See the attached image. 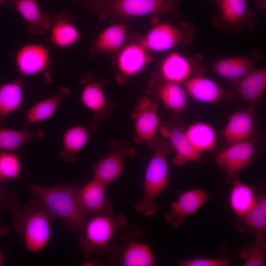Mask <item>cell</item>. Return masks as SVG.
Segmentation results:
<instances>
[{
  "mask_svg": "<svg viewBox=\"0 0 266 266\" xmlns=\"http://www.w3.org/2000/svg\"><path fill=\"white\" fill-rule=\"evenodd\" d=\"M176 262L180 266H228L231 264V260L224 256L215 258H195L177 260Z\"/></svg>",
  "mask_w": 266,
  "mask_h": 266,
  "instance_id": "36",
  "label": "cell"
},
{
  "mask_svg": "<svg viewBox=\"0 0 266 266\" xmlns=\"http://www.w3.org/2000/svg\"><path fill=\"white\" fill-rule=\"evenodd\" d=\"M157 95L164 106L174 113H181L187 103V94L181 84L164 81L158 87Z\"/></svg>",
  "mask_w": 266,
  "mask_h": 266,
  "instance_id": "32",
  "label": "cell"
},
{
  "mask_svg": "<svg viewBox=\"0 0 266 266\" xmlns=\"http://www.w3.org/2000/svg\"><path fill=\"white\" fill-rule=\"evenodd\" d=\"M3 262V256L2 254L0 252V266H1Z\"/></svg>",
  "mask_w": 266,
  "mask_h": 266,
  "instance_id": "40",
  "label": "cell"
},
{
  "mask_svg": "<svg viewBox=\"0 0 266 266\" xmlns=\"http://www.w3.org/2000/svg\"><path fill=\"white\" fill-rule=\"evenodd\" d=\"M229 196V203L237 220L244 217L254 206L257 199L256 189L239 181L238 179L232 183Z\"/></svg>",
  "mask_w": 266,
  "mask_h": 266,
  "instance_id": "29",
  "label": "cell"
},
{
  "mask_svg": "<svg viewBox=\"0 0 266 266\" xmlns=\"http://www.w3.org/2000/svg\"><path fill=\"white\" fill-rule=\"evenodd\" d=\"M244 261V266H264L266 260V238H255L247 247L238 252Z\"/></svg>",
  "mask_w": 266,
  "mask_h": 266,
  "instance_id": "34",
  "label": "cell"
},
{
  "mask_svg": "<svg viewBox=\"0 0 266 266\" xmlns=\"http://www.w3.org/2000/svg\"><path fill=\"white\" fill-rule=\"evenodd\" d=\"M220 13L213 19L216 28L228 32L241 33L252 28L257 17L246 0H216Z\"/></svg>",
  "mask_w": 266,
  "mask_h": 266,
  "instance_id": "11",
  "label": "cell"
},
{
  "mask_svg": "<svg viewBox=\"0 0 266 266\" xmlns=\"http://www.w3.org/2000/svg\"><path fill=\"white\" fill-rule=\"evenodd\" d=\"M24 97V83L17 79L5 83H0V128L7 117L21 108Z\"/></svg>",
  "mask_w": 266,
  "mask_h": 266,
  "instance_id": "30",
  "label": "cell"
},
{
  "mask_svg": "<svg viewBox=\"0 0 266 266\" xmlns=\"http://www.w3.org/2000/svg\"><path fill=\"white\" fill-rule=\"evenodd\" d=\"M80 183L66 182L53 186L30 185L29 191L35 196L53 218L62 219L71 233L80 231L88 215L79 198Z\"/></svg>",
  "mask_w": 266,
  "mask_h": 266,
  "instance_id": "1",
  "label": "cell"
},
{
  "mask_svg": "<svg viewBox=\"0 0 266 266\" xmlns=\"http://www.w3.org/2000/svg\"><path fill=\"white\" fill-rule=\"evenodd\" d=\"M73 21L74 17L66 11L50 15V24L47 33L54 45L66 48L72 46L79 40L80 33Z\"/></svg>",
  "mask_w": 266,
  "mask_h": 266,
  "instance_id": "19",
  "label": "cell"
},
{
  "mask_svg": "<svg viewBox=\"0 0 266 266\" xmlns=\"http://www.w3.org/2000/svg\"><path fill=\"white\" fill-rule=\"evenodd\" d=\"M11 0H0V5L2 4L10 3Z\"/></svg>",
  "mask_w": 266,
  "mask_h": 266,
  "instance_id": "39",
  "label": "cell"
},
{
  "mask_svg": "<svg viewBox=\"0 0 266 266\" xmlns=\"http://www.w3.org/2000/svg\"><path fill=\"white\" fill-rule=\"evenodd\" d=\"M10 230V228L7 226H0V237L5 236L8 233Z\"/></svg>",
  "mask_w": 266,
  "mask_h": 266,
  "instance_id": "38",
  "label": "cell"
},
{
  "mask_svg": "<svg viewBox=\"0 0 266 266\" xmlns=\"http://www.w3.org/2000/svg\"><path fill=\"white\" fill-rule=\"evenodd\" d=\"M235 228L241 232L249 231L255 238H266V195L257 194L256 202L244 217L237 220Z\"/></svg>",
  "mask_w": 266,
  "mask_h": 266,
  "instance_id": "26",
  "label": "cell"
},
{
  "mask_svg": "<svg viewBox=\"0 0 266 266\" xmlns=\"http://www.w3.org/2000/svg\"><path fill=\"white\" fill-rule=\"evenodd\" d=\"M254 61L244 56L222 58L212 65V69L219 76L233 82L237 81L254 68Z\"/></svg>",
  "mask_w": 266,
  "mask_h": 266,
  "instance_id": "28",
  "label": "cell"
},
{
  "mask_svg": "<svg viewBox=\"0 0 266 266\" xmlns=\"http://www.w3.org/2000/svg\"><path fill=\"white\" fill-rule=\"evenodd\" d=\"M107 186L93 178L80 188L79 200L88 215L113 213L111 203L106 196Z\"/></svg>",
  "mask_w": 266,
  "mask_h": 266,
  "instance_id": "20",
  "label": "cell"
},
{
  "mask_svg": "<svg viewBox=\"0 0 266 266\" xmlns=\"http://www.w3.org/2000/svg\"><path fill=\"white\" fill-rule=\"evenodd\" d=\"M149 146L153 154L144 173L142 198L134 204V209L147 217L156 215L159 208L156 200L169 187L167 156L174 153L168 141L159 135Z\"/></svg>",
  "mask_w": 266,
  "mask_h": 266,
  "instance_id": "2",
  "label": "cell"
},
{
  "mask_svg": "<svg viewBox=\"0 0 266 266\" xmlns=\"http://www.w3.org/2000/svg\"><path fill=\"white\" fill-rule=\"evenodd\" d=\"M195 34L192 23L163 22L154 26L139 41L149 52H160L189 45Z\"/></svg>",
  "mask_w": 266,
  "mask_h": 266,
  "instance_id": "7",
  "label": "cell"
},
{
  "mask_svg": "<svg viewBox=\"0 0 266 266\" xmlns=\"http://www.w3.org/2000/svg\"><path fill=\"white\" fill-rule=\"evenodd\" d=\"M17 11L27 23L28 31L34 35L48 33L50 24V14L42 11L36 0H11Z\"/></svg>",
  "mask_w": 266,
  "mask_h": 266,
  "instance_id": "24",
  "label": "cell"
},
{
  "mask_svg": "<svg viewBox=\"0 0 266 266\" xmlns=\"http://www.w3.org/2000/svg\"><path fill=\"white\" fill-rule=\"evenodd\" d=\"M109 151L103 157L93 163V178L107 186L124 173V163L126 158L133 156L136 151L127 141L112 140Z\"/></svg>",
  "mask_w": 266,
  "mask_h": 266,
  "instance_id": "10",
  "label": "cell"
},
{
  "mask_svg": "<svg viewBox=\"0 0 266 266\" xmlns=\"http://www.w3.org/2000/svg\"><path fill=\"white\" fill-rule=\"evenodd\" d=\"M80 82L82 86L79 97L82 105L93 113L95 119L104 118L109 103L101 84L91 74L82 75Z\"/></svg>",
  "mask_w": 266,
  "mask_h": 266,
  "instance_id": "18",
  "label": "cell"
},
{
  "mask_svg": "<svg viewBox=\"0 0 266 266\" xmlns=\"http://www.w3.org/2000/svg\"><path fill=\"white\" fill-rule=\"evenodd\" d=\"M149 52L139 41L124 46L119 50L116 61L120 76L127 77L140 73L153 60Z\"/></svg>",
  "mask_w": 266,
  "mask_h": 266,
  "instance_id": "16",
  "label": "cell"
},
{
  "mask_svg": "<svg viewBox=\"0 0 266 266\" xmlns=\"http://www.w3.org/2000/svg\"><path fill=\"white\" fill-rule=\"evenodd\" d=\"M210 198V193L201 188L184 191L170 204V209L164 214L165 219L174 228H177L186 217L194 215Z\"/></svg>",
  "mask_w": 266,
  "mask_h": 266,
  "instance_id": "14",
  "label": "cell"
},
{
  "mask_svg": "<svg viewBox=\"0 0 266 266\" xmlns=\"http://www.w3.org/2000/svg\"><path fill=\"white\" fill-rule=\"evenodd\" d=\"M158 107V104L147 96L137 100L131 114L136 143H146L149 146L158 135L161 122Z\"/></svg>",
  "mask_w": 266,
  "mask_h": 266,
  "instance_id": "12",
  "label": "cell"
},
{
  "mask_svg": "<svg viewBox=\"0 0 266 266\" xmlns=\"http://www.w3.org/2000/svg\"><path fill=\"white\" fill-rule=\"evenodd\" d=\"M120 243H115L107 264L120 266H153L156 258L150 247L140 239L144 235L141 227L128 225L120 231Z\"/></svg>",
  "mask_w": 266,
  "mask_h": 266,
  "instance_id": "6",
  "label": "cell"
},
{
  "mask_svg": "<svg viewBox=\"0 0 266 266\" xmlns=\"http://www.w3.org/2000/svg\"><path fill=\"white\" fill-rule=\"evenodd\" d=\"M14 63L18 72L23 76L40 75L45 84L52 81L53 61L50 48L42 43H28L22 46L14 55Z\"/></svg>",
  "mask_w": 266,
  "mask_h": 266,
  "instance_id": "9",
  "label": "cell"
},
{
  "mask_svg": "<svg viewBox=\"0 0 266 266\" xmlns=\"http://www.w3.org/2000/svg\"><path fill=\"white\" fill-rule=\"evenodd\" d=\"M234 82V93L237 98L249 105H255L266 90V68L253 69Z\"/></svg>",
  "mask_w": 266,
  "mask_h": 266,
  "instance_id": "23",
  "label": "cell"
},
{
  "mask_svg": "<svg viewBox=\"0 0 266 266\" xmlns=\"http://www.w3.org/2000/svg\"><path fill=\"white\" fill-rule=\"evenodd\" d=\"M182 86L187 95L202 103H216L227 97V92L217 83L202 75L188 79Z\"/></svg>",
  "mask_w": 266,
  "mask_h": 266,
  "instance_id": "22",
  "label": "cell"
},
{
  "mask_svg": "<svg viewBox=\"0 0 266 266\" xmlns=\"http://www.w3.org/2000/svg\"><path fill=\"white\" fill-rule=\"evenodd\" d=\"M181 0H84L83 3L102 21L177 12Z\"/></svg>",
  "mask_w": 266,
  "mask_h": 266,
  "instance_id": "5",
  "label": "cell"
},
{
  "mask_svg": "<svg viewBox=\"0 0 266 266\" xmlns=\"http://www.w3.org/2000/svg\"><path fill=\"white\" fill-rule=\"evenodd\" d=\"M95 125L93 123L88 126L73 125L66 129L62 135L59 157L66 162H74L89 141Z\"/></svg>",
  "mask_w": 266,
  "mask_h": 266,
  "instance_id": "21",
  "label": "cell"
},
{
  "mask_svg": "<svg viewBox=\"0 0 266 266\" xmlns=\"http://www.w3.org/2000/svg\"><path fill=\"white\" fill-rule=\"evenodd\" d=\"M13 225L22 236L26 249L33 253L43 250L51 237L54 219L38 199H33L14 214Z\"/></svg>",
  "mask_w": 266,
  "mask_h": 266,
  "instance_id": "4",
  "label": "cell"
},
{
  "mask_svg": "<svg viewBox=\"0 0 266 266\" xmlns=\"http://www.w3.org/2000/svg\"><path fill=\"white\" fill-rule=\"evenodd\" d=\"M184 133L191 145L200 155L212 150L217 142L215 129L206 122L192 123L185 128Z\"/></svg>",
  "mask_w": 266,
  "mask_h": 266,
  "instance_id": "31",
  "label": "cell"
},
{
  "mask_svg": "<svg viewBox=\"0 0 266 266\" xmlns=\"http://www.w3.org/2000/svg\"><path fill=\"white\" fill-rule=\"evenodd\" d=\"M127 38L125 24L116 23L109 26L98 35L89 50L88 55L93 57L101 53L119 51L124 46Z\"/></svg>",
  "mask_w": 266,
  "mask_h": 266,
  "instance_id": "25",
  "label": "cell"
},
{
  "mask_svg": "<svg viewBox=\"0 0 266 266\" xmlns=\"http://www.w3.org/2000/svg\"><path fill=\"white\" fill-rule=\"evenodd\" d=\"M255 105H249L229 117L222 133L228 145L251 139L256 135L258 118Z\"/></svg>",
  "mask_w": 266,
  "mask_h": 266,
  "instance_id": "15",
  "label": "cell"
},
{
  "mask_svg": "<svg viewBox=\"0 0 266 266\" xmlns=\"http://www.w3.org/2000/svg\"><path fill=\"white\" fill-rule=\"evenodd\" d=\"M77 0L81 1L83 3L84 0Z\"/></svg>",
  "mask_w": 266,
  "mask_h": 266,
  "instance_id": "41",
  "label": "cell"
},
{
  "mask_svg": "<svg viewBox=\"0 0 266 266\" xmlns=\"http://www.w3.org/2000/svg\"><path fill=\"white\" fill-rule=\"evenodd\" d=\"M22 171V165L18 155L13 152L0 150V179L19 178Z\"/></svg>",
  "mask_w": 266,
  "mask_h": 266,
  "instance_id": "35",
  "label": "cell"
},
{
  "mask_svg": "<svg viewBox=\"0 0 266 266\" xmlns=\"http://www.w3.org/2000/svg\"><path fill=\"white\" fill-rule=\"evenodd\" d=\"M80 231L79 245L85 258L107 257L118 233L128 224L124 213H114L90 216Z\"/></svg>",
  "mask_w": 266,
  "mask_h": 266,
  "instance_id": "3",
  "label": "cell"
},
{
  "mask_svg": "<svg viewBox=\"0 0 266 266\" xmlns=\"http://www.w3.org/2000/svg\"><path fill=\"white\" fill-rule=\"evenodd\" d=\"M0 179V212L7 211L14 214L19 208L17 197L13 191L7 189Z\"/></svg>",
  "mask_w": 266,
  "mask_h": 266,
  "instance_id": "37",
  "label": "cell"
},
{
  "mask_svg": "<svg viewBox=\"0 0 266 266\" xmlns=\"http://www.w3.org/2000/svg\"><path fill=\"white\" fill-rule=\"evenodd\" d=\"M260 136L228 145L215 157L217 165L226 175V180L232 183L252 163L258 151Z\"/></svg>",
  "mask_w": 266,
  "mask_h": 266,
  "instance_id": "8",
  "label": "cell"
},
{
  "mask_svg": "<svg viewBox=\"0 0 266 266\" xmlns=\"http://www.w3.org/2000/svg\"><path fill=\"white\" fill-rule=\"evenodd\" d=\"M71 94L70 89L60 87L54 96L42 100L31 106L26 111L24 129L27 126L51 118L61 103Z\"/></svg>",
  "mask_w": 266,
  "mask_h": 266,
  "instance_id": "27",
  "label": "cell"
},
{
  "mask_svg": "<svg viewBox=\"0 0 266 266\" xmlns=\"http://www.w3.org/2000/svg\"><path fill=\"white\" fill-rule=\"evenodd\" d=\"M197 69L193 60L175 51L163 60L160 73L164 81L182 84L193 76L202 75V71Z\"/></svg>",
  "mask_w": 266,
  "mask_h": 266,
  "instance_id": "17",
  "label": "cell"
},
{
  "mask_svg": "<svg viewBox=\"0 0 266 266\" xmlns=\"http://www.w3.org/2000/svg\"><path fill=\"white\" fill-rule=\"evenodd\" d=\"M184 129L180 118L174 116L166 123H161L158 130V134L167 140L172 147L175 154L172 163L177 166L201 160V155L190 144Z\"/></svg>",
  "mask_w": 266,
  "mask_h": 266,
  "instance_id": "13",
  "label": "cell"
},
{
  "mask_svg": "<svg viewBox=\"0 0 266 266\" xmlns=\"http://www.w3.org/2000/svg\"><path fill=\"white\" fill-rule=\"evenodd\" d=\"M44 132L38 129L34 131L0 128V150L14 152L21 147L34 141H39Z\"/></svg>",
  "mask_w": 266,
  "mask_h": 266,
  "instance_id": "33",
  "label": "cell"
}]
</instances>
